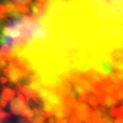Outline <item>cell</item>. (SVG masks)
<instances>
[{
	"label": "cell",
	"instance_id": "obj_1",
	"mask_svg": "<svg viewBox=\"0 0 123 123\" xmlns=\"http://www.w3.org/2000/svg\"><path fill=\"white\" fill-rule=\"evenodd\" d=\"M91 110L92 109L89 107L88 104H86L85 102H77L74 115H76L81 121H84L87 118Z\"/></svg>",
	"mask_w": 123,
	"mask_h": 123
},
{
	"label": "cell",
	"instance_id": "obj_2",
	"mask_svg": "<svg viewBox=\"0 0 123 123\" xmlns=\"http://www.w3.org/2000/svg\"><path fill=\"white\" fill-rule=\"evenodd\" d=\"M27 106V103L21 102L18 98H13L10 103V110L15 115H21L23 110Z\"/></svg>",
	"mask_w": 123,
	"mask_h": 123
},
{
	"label": "cell",
	"instance_id": "obj_3",
	"mask_svg": "<svg viewBox=\"0 0 123 123\" xmlns=\"http://www.w3.org/2000/svg\"><path fill=\"white\" fill-rule=\"evenodd\" d=\"M15 92H16L10 87H4L2 91V94H1V98L3 99L7 100V101H10V100H12L14 98Z\"/></svg>",
	"mask_w": 123,
	"mask_h": 123
},
{
	"label": "cell",
	"instance_id": "obj_4",
	"mask_svg": "<svg viewBox=\"0 0 123 123\" xmlns=\"http://www.w3.org/2000/svg\"><path fill=\"white\" fill-rule=\"evenodd\" d=\"M21 92H22L23 94L26 96V98H27V101L33 98V96L34 95L35 92H36L33 88H32V86H29V85H24V86H22Z\"/></svg>",
	"mask_w": 123,
	"mask_h": 123
},
{
	"label": "cell",
	"instance_id": "obj_5",
	"mask_svg": "<svg viewBox=\"0 0 123 123\" xmlns=\"http://www.w3.org/2000/svg\"><path fill=\"white\" fill-rule=\"evenodd\" d=\"M87 103H88L93 109H95V108H97L99 105V98H98V95L94 94L93 92H90L89 99Z\"/></svg>",
	"mask_w": 123,
	"mask_h": 123
},
{
	"label": "cell",
	"instance_id": "obj_6",
	"mask_svg": "<svg viewBox=\"0 0 123 123\" xmlns=\"http://www.w3.org/2000/svg\"><path fill=\"white\" fill-rule=\"evenodd\" d=\"M15 10L20 14H29L31 12V8L27 4H22L19 3H15Z\"/></svg>",
	"mask_w": 123,
	"mask_h": 123
},
{
	"label": "cell",
	"instance_id": "obj_7",
	"mask_svg": "<svg viewBox=\"0 0 123 123\" xmlns=\"http://www.w3.org/2000/svg\"><path fill=\"white\" fill-rule=\"evenodd\" d=\"M11 49H12V47L10 45V44H4L2 46H1V48H0V52H1V53L5 56H7L8 54L10 53V51H11Z\"/></svg>",
	"mask_w": 123,
	"mask_h": 123
},
{
	"label": "cell",
	"instance_id": "obj_8",
	"mask_svg": "<svg viewBox=\"0 0 123 123\" xmlns=\"http://www.w3.org/2000/svg\"><path fill=\"white\" fill-rule=\"evenodd\" d=\"M68 123H82V121L76 115H72L68 120Z\"/></svg>",
	"mask_w": 123,
	"mask_h": 123
},
{
	"label": "cell",
	"instance_id": "obj_9",
	"mask_svg": "<svg viewBox=\"0 0 123 123\" xmlns=\"http://www.w3.org/2000/svg\"><path fill=\"white\" fill-rule=\"evenodd\" d=\"M10 118H11V114L4 111H0V119L4 121V120L10 119Z\"/></svg>",
	"mask_w": 123,
	"mask_h": 123
},
{
	"label": "cell",
	"instance_id": "obj_10",
	"mask_svg": "<svg viewBox=\"0 0 123 123\" xmlns=\"http://www.w3.org/2000/svg\"><path fill=\"white\" fill-rule=\"evenodd\" d=\"M8 13L7 7H6V4L3 2V4H0V14L1 15H5Z\"/></svg>",
	"mask_w": 123,
	"mask_h": 123
},
{
	"label": "cell",
	"instance_id": "obj_11",
	"mask_svg": "<svg viewBox=\"0 0 123 123\" xmlns=\"http://www.w3.org/2000/svg\"><path fill=\"white\" fill-rule=\"evenodd\" d=\"M13 1H14V2H15V3H19V4H27V5L33 2L32 0H13Z\"/></svg>",
	"mask_w": 123,
	"mask_h": 123
},
{
	"label": "cell",
	"instance_id": "obj_12",
	"mask_svg": "<svg viewBox=\"0 0 123 123\" xmlns=\"http://www.w3.org/2000/svg\"><path fill=\"white\" fill-rule=\"evenodd\" d=\"M16 93H17V98L21 101V102L22 103H26V98H24V96H23V94H21L20 92H16Z\"/></svg>",
	"mask_w": 123,
	"mask_h": 123
},
{
	"label": "cell",
	"instance_id": "obj_13",
	"mask_svg": "<svg viewBox=\"0 0 123 123\" xmlns=\"http://www.w3.org/2000/svg\"><path fill=\"white\" fill-rule=\"evenodd\" d=\"M8 101L7 100H5V99H3L2 98H0V106L1 107H3V108H5L6 106H7V104H8Z\"/></svg>",
	"mask_w": 123,
	"mask_h": 123
},
{
	"label": "cell",
	"instance_id": "obj_14",
	"mask_svg": "<svg viewBox=\"0 0 123 123\" xmlns=\"http://www.w3.org/2000/svg\"><path fill=\"white\" fill-rule=\"evenodd\" d=\"M0 82L3 85L7 84V83L9 82V79H8L7 77H0Z\"/></svg>",
	"mask_w": 123,
	"mask_h": 123
},
{
	"label": "cell",
	"instance_id": "obj_15",
	"mask_svg": "<svg viewBox=\"0 0 123 123\" xmlns=\"http://www.w3.org/2000/svg\"><path fill=\"white\" fill-rule=\"evenodd\" d=\"M96 123H107L106 118H98Z\"/></svg>",
	"mask_w": 123,
	"mask_h": 123
},
{
	"label": "cell",
	"instance_id": "obj_16",
	"mask_svg": "<svg viewBox=\"0 0 123 123\" xmlns=\"http://www.w3.org/2000/svg\"><path fill=\"white\" fill-rule=\"evenodd\" d=\"M115 123H123V117H116L115 119Z\"/></svg>",
	"mask_w": 123,
	"mask_h": 123
},
{
	"label": "cell",
	"instance_id": "obj_17",
	"mask_svg": "<svg viewBox=\"0 0 123 123\" xmlns=\"http://www.w3.org/2000/svg\"><path fill=\"white\" fill-rule=\"evenodd\" d=\"M36 1L38 3V4H42V5H43V4H44L46 2H47V0H36Z\"/></svg>",
	"mask_w": 123,
	"mask_h": 123
},
{
	"label": "cell",
	"instance_id": "obj_18",
	"mask_svg": "<svg viewBox=\"0 0 123 123\" xmlns=\"http://www.w3.org/2000/svg\"><path fill=\"white\" fill-rule=\"evenodd\" d=\"M25 123H33V122H31V121H27Z\"/></svg>",
	"mask_w": 123,
	"mask_h": 123
},
{
	"label": "cell",
	"instance_id": "obj_19",
	"mask_svg": "<svg viewBox=\"0 0 123 123\" xmlns=\"http://www.w3.org/2000/svg\"><path fill=\"white\" fill-rule=\"evenodd\" d=\"M33 123H44V122H33Z\"/></svg>",
	"mask_w": 123,
	"mask_h": 123
},
{
	"label": "cell",
	"instance_id": "obj_20",
	"mask_svg": "<svg viewBox=\"0 0 123 123\" xmlns=\"http://www.w3.org/2000/svg\"><path fill=\"white\" fill-rule=\"evenodd\" d=\"M89 123H95V122H93V121H90Z\"/></svg>",
	"mask_w": 123,
	"mask_h": 123
},
{
	"label": "cell",
	"instance_id": "obj_21",
	"mask_svg": "<svg viewBox=\"0 0 123 123\" xmlns=\"http://www.w3.org/2000/svg\"><path fill=\"white\" fill-rule=\"evenodd\" d=\"M0 74H1V68H0Z\"/></svg>",
	"mask_w": 123,
	"mask_h": 123
},
{
	"label": "cell",
	"instance_id": "obj_22",
	"mask_svg": "<svg viewBox=\"0 0 123 123\" xmlns=\"http://www.w3.org/2000/svg\"><path fill=\"white\" fill-rule=\"evenodd\" d=\"M12 123H15V122H12Z\"/></svg>",
	"mask_w": 123,
	"mask_h": 123
},
{
	"label": "cell",
	"instance_id": "obj_23",
	"mask_svg": "<svg viewBox=\"0 0 123 123\" xmlns=\"http://www.w3.org/2000/svg\"></svg>",
	"mask_w": 123,
	"mask_h": 123
}]
</instances>
